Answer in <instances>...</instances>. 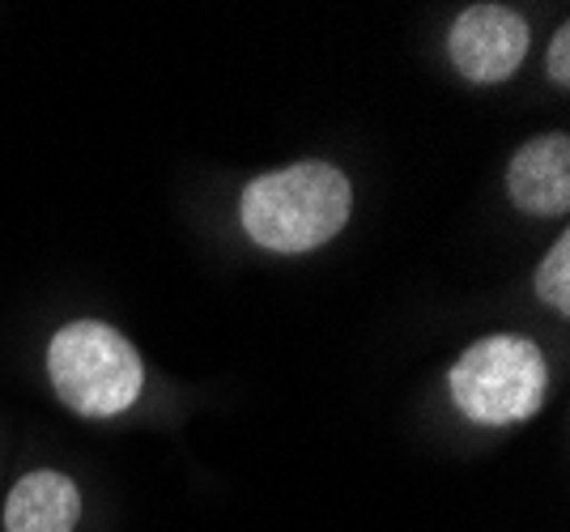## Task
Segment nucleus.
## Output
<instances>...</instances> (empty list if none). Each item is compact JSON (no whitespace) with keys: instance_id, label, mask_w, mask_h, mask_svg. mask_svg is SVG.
<instances>
[{"instance_id":"nucleus-1","label":"nucleus","mask_w":570,"mask_h":532,"mask_svg":"<svg viewBox=\"0 0 570 532\" xmlns=\"http://www.w3.org/2000/svg\"><path fill=\"white\" fill-rule=\"evenodd\" d=\"M354 209L350 179L328 162H294L261 175L238 200V221L264 252L298 256L341 235Z\"/></svg>"},{"instance_id":"nucleus-2","label":"nucleus","mask_w":570,"mask_h":532,"mask_svg":"<svg viewBox=\"0 0 570 532\" xmlns=\"http://www.w3.org/2000/svg\"><path fill=\"white\" fill-rule=\"evenodd\" d=\"M48 375L56 396L81 417H116L141 396V358L102 319L65 324L48 345Z\"/></svg>"},{"instance_id":"nucleus-3","label":"nucleus","mask_w":570,"mask_h":532,"mask_svg":"<svg viewBox=\"0 0 570 532\" xmlns=\"http://www.w3.org/2000/svg\"><path fill=\"white\" fill-rule=\"evenodd\" d=\"M549 366L528 337L494 333L473 341L452 366V401L469 422L511 426L546 405Z\"/></svg>"},{"instance_id":"nucleus-4","label":"nucleus","mask_w":570,"mask_h":532,"mask_svg":"<svg viewBox=\"0 0 570 532\" xmlns=\"http://www.w3.org/2000/svg\"><path fill=\"white\" fill-rule=\"evenodd\" d=\"M448 56L476 86L507 81L528 56V22L502 4H469L448 35Z\"/></svg>"},{"instance_id":"nucleus-5","label":"nucleus","mask_w":570,"mask_h":532,"mask_svg":"<svg viewBox=\"0 0 570 532\" xmlns=\"http://www.w3.org/2000/svg\"><path fill=\"white\" fill-rule=\"evenodd\" d=\"M507 193L532 218H558L570 205V137L546 132L515 149L507 167Z\"/></svg>"},{"instance_id":"nucleus-6","label":"nucleus","mask_w":570,"mask_h":532,"mask_svg":"<svg viewBox=\"0 0 570 532\" xmlns=\"http://www.w3.org/2000/svg\"><path fill=\"white\" fill-rule=\"evenodd\" d=\"M81 494L65 473H26L4 499V532H72Z\"/></svg>"},{"instance_id":"nucleus-7","label":"nucleus","mask_w":570,"mask_h":532,"mask_svg":"<svg viewBox=\"0 0 570 532\" xmlns=\"http://www.w3.org/2000/svg\"><path fill=\"white\" fill-rule=\"evenodd\" d=\"M537 294L553 312H570V235H562L546 252V260L537 268Z\"/></svg>"},{"instance_id":"nucleus-8","label":"nucleus","mask_w":570,"mask_h":532,"mask_svg":"<svg viewBox=\"0 0 570 532\" xmlns=\"http://www.w3.org/2000/svg\"><path fill=\"white\" fill-rule=\"evenodd\" d=\"M546 69H549V77H553L558 86H567V81H570V26L567 22L558 26V35H553V43H549Z\"/></svg>"}]
</instances>
